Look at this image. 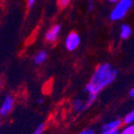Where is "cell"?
I'll return each mask as SVG.
<instances>
[{
    "mask_svg": "<svg viewBox=\"0 0 134 134\" xmlns=\"http://www.w3.org/2000/svg\"><path fill=\"white\" fill-rule=\"evenodd\" d=\"M117 75V70L109 63H103L97 68L90 82L85 85L83 89L87 94V99L85 100L86 109L95 102L101 90L114 83Z\"/></svg>",
    "mask_w": 134,
    "mask_h": 134,
    "instance_id": "1",
    "label": "cell"
},
{
    "mask_svg": "<svg viewBox=\"0 0 134 134\" xmlns=\"http://www.w3.org/2000/svg\"><path fill=\"white\" fill-rule=\"evenodd\" d=\"M133 5V0H119L110 13V19L114 22L120 21L126 17Z\"/></svg>",
    "mask_w": 134,
    "mask_h": 134,
    "instance_id": "2",
    "label": "cell"
},
{
    "mask_svg": "<svg viewBox=\"0 0 134 134\" xmlns=\"http://www.w3.org/2000/svg\"><path fill=\"white\" fill-rule=\"evenodd\" d=\"M81 43V38L76 32H70L65 40L66 49L69 52H73L79 47Z\"/></svg>",
    "mask_w": 134,
    "mask_h": 134,
    "instance_id": "3",
    "label": "cell"
},
{
    "mask_svg": "<svg viewBox=\"0 0 134 134\" xmlns=\"http://www.w3.org/2000/svg\"><path fill=\"white\" fill-rule=\"evenodd\" d=\"M14 107V98L11 95L5 97L2 104L0 106V115L7 116Z\"/></svg>",
    "mask_w": 134,
    "mask_h": 134,
    "instance_id": "4",
    "label": "cell"
},
{
    "mask_svg": "<svg viewBox=\"0 0 134 134\" xmlns=\"http://www.w3.org/2000/svg\"><path fill=\"white\" fill-rule=\"evenodd\" d=\"M61 25H54L45 34V40L50 43H54L57 40L58 36L61 32Z\"/></svg>",
    "mask_w": 134,
    "mask_h": 134,
    "instance_id": "5",
    "label": "cell"
},
{
    "mask_svg": "<svg viewBox=\"0 0 134 134\" xmlns=\"http://www.w3.org/2000/svg\"><path fill=\"white\" fill-rule=\"evenodd\" d=\"M123 121L120 119H115V120L110 121L105 125H103L102 131H111V130H117L122 127Z\"/></svg>",
    "mask_w": 134,
    "mask_h": 134,
    "instance_id": "6",
    "label": "cell"
},
{
    "mask_svg": "<svg viewBox=\"0 0 134 134\" xmlns=\"http://www.w3.org/2000/svg\"><path fill=\"white\" fill-rule=\"evenodd\" d=\"M47 52L44 51V50H41V51L38 52L35 55H34V58H33V62L35 65H41L43 63L46 61L47 59Z\"/></svg>",
    "mask_w": 134,
    "mask_h": 134,
    "instance_id": "7",
    "label": "cell"
},
{
    "mask_svg": "<svg viewBox=\"0 0 134 134\" xmlns=\"http://www.w3.org/2000/svg\"><path fill=\"white\" fill-rule=\"evenodd\" d=\"M132 33L131 27L129 25H121L120 26V37L123 40H127L130 37Z\"/></svg>",
    "mask_w": 134,
    "mask_h": 134,
    "instance_id": "8",
    "label": "cell"
},
{
    "mask_svg": "<svg viewBox=\"0 0 134 134\" xmlns=\"http://www.w3.org/2000/svg\"><path fill=\"white\" fill-rule=\"evenodd\" d=\"M72 106H73L74 110L77 112H81V111H83V110L86 109L85 100H83L82 98H75L72 102Z\"/></svg>",
    "mask_w": 134,
    "mask_h": 134,
    "instance_id": "9",
    "label": "cell"
},
{
    "mask_svg": "<svg viewBox=\"0 0 134 134\" xmlns=\"http://www.w3.org/2000/svg\"><path fill=\"white\" fill-rule=\"evenodd\" d=\"M123 123L126 125H130V124H134V109L131 110L127 115L124 117Z\"/></svg>",
    "mask_w": 134,
    "mask_h": 134,
    "instance_id": "10",
    "label": "cell"
},
{
    "mask_svg": "<svg viewBox=\"0 0 134 134\" xmlns=\"http://www.w3.org/2000/svg\"><path fill=\"white\" fill-rule=\"evenodd\" d=\"M120 134H134V124L127 125V127L120 130Z\"/></svg>",
    "mask_w": 134,
    "mask_h": 134,
    "instance_id": "11",
    "label": "cell"
},
{
    "mask_svg": "<svg viewBox=\"0 0 134 134\" xmlns=\"http://www.w3.org/2000/svg\"><path fill=\"white\" fill-rule=\"evenodd\" d=\"M45 130V124L44 123H40L38 125V127L35 129V130L33 131L32 134H42Z\"/></svg>",
    "mask_w": 134,
    "mask_h": 134,
    "instance_id": "12",
    "label": "cell"
},
{
    "mask_svg": "<svg viewBox=\"0 0 134 134\" xmlns=\"http://www.w3.org/2000/svg\"><path fill=\"white\" fill-rule=\"evenodd\" d=\"M71 0H57V6L60 9H65L70 4Z\"/></svg>",
    "mask_w": 134,
    "mask_h": 134,
    "instance_id": "13",
    "label": "cell"
},
{
    "mask_svg": "<svg viewBox=\"0 0 134 134\" xmlns=\"http://www.w3.org/2000/svg\"><path fill=\"white\" fill-rule=\"evenodd\" d=\"M78 134H95V131L91 129H86V130H83L81 132H79Z\"/></svg>",
    "mask_w": 134,
    "mask_h": 134,
    "instance_id": "14",
    "label": "cell"
},
{
    "mask_svg": "<svg viewBox=\"0 0 134 134\" xmlns=\"http://www.w3.org/2000/svg\"><path fill=\"white\" fill-rule=\"evenodd\" d=\"M36 1L37 0H27V8H28L29 9H33L34 5H35Z\"/></svg>",
    "mask_w": 134,
    "mask_h": 134,
    "instance_id": "15",
    "label": "cell"
},
{
    "mask_svg": "<svg viewBox=\"0 0 134 134\" xmlns=\"http://www.w3.org/2000/svg\"><path fill=\"white\" fill-rule=\"evenodd\" d=\"M100 134H120V130H111V131H102Z\"/></svg>",
    "mask_w": 134,
    "mask_h": 134,
    "instance_id": "16",
    "label": "cell"
},
{
    "mask_svg": "<svg viewBox=\"0 0 134 134\" xmlns=\"http://www.w3.org/2000/svg\"><path fill=\"white\" fill-rule=\"evenodd\" d=\"M94 9V3L92 2V0H89V2H88V10L92 11Z\"/></svg>",
    "mask_w": 134,
    "mask_h": 134,
    "instance_id": "17",
    "label": "cell"
},
{
    "mask_svg": "<svg viewBox=\"0 0 134 134\" xmlns=\"http://www.w3.org/2000/svg\"><path fill=\"white\" fill-rule=\"evenodd\" d=\"M130 98H134V86L130 90Z\"/></svg>",
    "mask_w": 134,
    "mask_h": 134,
    "instance_id": "18",
    "label": "cell"
},
{
    "mask_svg": "<svg viewBox=\"0 0 134 134\" xmlns=\"http://www.w3.org/2000/svg\"><path fill=\"white\" fill-rule=\"evenodd\" d=\"M3 87H4V81L2 79H0V90L2 89Z\"/></svg>",
    "mask_w": 134,
    "mask_h": 134,
    "instance_id": "19",
    "label": "cell"
},
{
    "mask_svg": "<svg viewBox=\"0 0 134 134\" xmlns=\"http://www.w3.org/2000/svg\"><path fill=\"white\" fill-rule=\"evenodd\" d=\"M118 1H119V0H109V2H111V3H115V4L117 2H118Z\"/></svg>",
    "mask_w": 134,
    "mask_h": 134,
    "instance_id": "20",
    "label": "cell"
},
{
    "mask_svg": "<svg viewBox=\"0 0 134 134\" xmlns=\"http://www.w3.org/2000/svg\"><path fill=\"white\" fill-rule=\"evenodd\" d=\"M38 102L40 103V104H41V103L43 102V99H42V98H40V99L38 100Z\"/></svg>",
    "mask_w": 134,
    "mask_h": 134,
    "instance_id": "21",
    "label": "cell"
}]
</instances>
